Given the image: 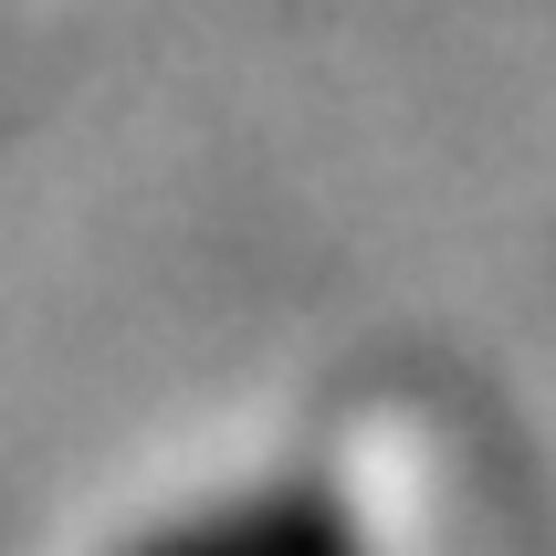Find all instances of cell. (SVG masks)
Segmentation results:
<instances>
[{
  "instance_id": "cell-1",
  "label": "cell",
  "mask_w": 556,
  "mask_h": 556,
  "mask_svg": "<svg viewBox=\"0 0 556 556\" xmlns=\"http://www.w3.org/2000/svg\"><path fill=\"white\" fill-rule=\"evenodd\" d=\"M116 556H368V546H357V526H346V504L326 483H252V494L157 515Z\"/></svg>"
}]
</instances>
